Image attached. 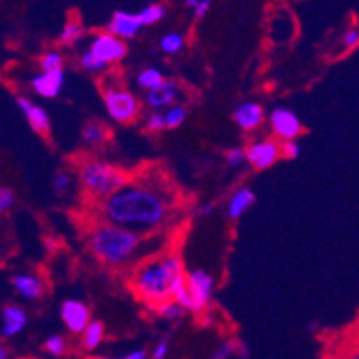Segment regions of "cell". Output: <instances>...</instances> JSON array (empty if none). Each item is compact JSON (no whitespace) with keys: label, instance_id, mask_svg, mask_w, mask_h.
Returning a JSON list of instances; mask_svg holds the SVG:
<instances>
[{"label":"cell","instance_id":"6da1fadb","mask_svg":"<svg viewBox=\"0 0 359 359\" xmlns=\"http://www.w3.org/2000/svg\"><path fill=\"white\" fill-rule=\"evenodd\" d=\"M168 198L147 184H126L104 198L102 213L109 224L133 231H150L161 225L168 215Z\"/></svg>","mask_w":359,"mask_h":359},{"label":"cell","instance_id":"7a4b0ae2","mask_svg":"<svg viewBox=\"0 0 359 359\" xmlns=\"http://www.w3.org/2000/svg\"><path fill=\"white\" fill-rule=\"evenodd\" d=\"M186 277L182 276V263L177 256H165L161 259L143 264L136 272V293L150 304H161L165 300L174 299V292Z\"/></svg>","mask_w":359,"mask_h":359},{"label":"cell","instance_id":"3957f363","mask_svg":"<svg viewBox=\"0 0 359 359\" xmlns=\"http://www.w3.org/2000/svg\"><path fill=\"white\" fill-rule=\"evenodd\" d=\"M90 247L104 263L122 264L135 256L140 247V238L133 229L109 224L91 233Z\"/></svg>","mask_w":359,"mask_h":359},{"label":"cell","instance_id":"277c9868","mask_svg":"<svg viewBox=\"0 0 359 359\" xmlns=\"http://www.w3.org/2000/svg\"><path fill=\"white\" fill-rule=\"evenodd\" d=\"M81 181L91 195L107 198L127 184L122 170L100 161H88L81 166Z\"/></svg>","mask_w":359,"mask_h":359},{"label":"cell","instance_id":"5b68a950","mask_svg":"<svg viewBox=\"0 0 359 359\" xmlns=\"http://www.w3.org/2000/svg\"><path fill=\"white\" fill-rule=\"evenodd\" d=\"M104 100H106L107 113L115 122L127 123L138 115V100L135 99V95H130L129 91L109 88L104 91Z\"/></svg>","mask_w":359,"mask_h":359},{"label":"cell","instance_id":"8992f818","mask_svg":"<svg viewBox=\"0 0 359 359\" xmlns=\"http://www.w3.org/2000/svg\"><path fill=\"white\" fill-rule=\"evenodd\" d=\"M90 50L106 63H116V61L123 60L127 54V47L122 38L111 34L109 31L106 34L95 36L90 45Z\"/></svg>","mask_w":359,"mask_h":359},{"label":"cell","instance_id":"52a82bcc","mask_svg":"<svg viewBox=\"0 0 359 359\" xmlns=\"http://www.w3.org/2000/svg\"><path fill=\"white\" fill-rule=\"evenodd\" d=\"M186 283H188V288L194 297V313L202 311L210 304L211 295H213V277L204 270H195L186 277Z\"/></svg>","mask_w":359,"mask_h":359},{"label":"cell","instance_id":"ba28073f","mask_svg":"<svg viewBox=\"0 0 359 359\" xmlns=\"http://www.w3.org/2000/svg\"><path fill=\"white\" fill-rule=\"evenodd\" d=\"M280 154H283V149L276 142L263 140V142L252 143L247 149V161L256 170H264L270 168L279 159Z\"/></svg>","mask_w":359,"mask_h":359},{"label":"cell","instance_id":"9c48e42d","mask_svg":"<svg viewBox=\"0 0 359 359\" xmlns=\"http://www.w3.org/2000/svg\"><path fill=\"white\" fill-rule=\"evenodd\" d=\"M143 18L140 13H126V11H116L113 13V18H111L109 25H107V31L111 34L118 36L122 40H129V38H135L136 32L143 27Z\"/></svg>","mask_w":359,"mask_h":359},{"label":"cell","instance_id":"30bf717a","mask_svg":"<svg viewBox=\"0 0 359 359\" xmlns=\"http://www.w3.org/2000/svg\"><path fill=\"white\" fill-rule=\"evenodd\" d=\"M61 316L72 332H83L90 324V311L81 300H65L61 306Z\"/></svg>","mask_w":359,"mask_h":359},{"label":"cell","instance_id":"8fae6325","mask_svg":"<svg viewBox=\"0 0 359 359\" xmlns=\"http://www.w3.org/2000/svg\"><path fill=\"white\" fill-rule=\"evenodd\" d=\"M65 83V74L61 68L55 70H43L40 75H36L32 79V88L38 95L45 97V99H54L61 91Z\"/></svg>","mask_w":359,"mask_h":359},{"label":"cell","instance_id":"7c38bea8","mask_svg":"<svg viewBox=\"0 0 359 359\" xmlns=\"http://www.w3.org/2000/svg\"><path fill=\"white\" fill-rule=\"evenodd\" d=\"M272 129L280 140H293L300 135V120L288 109H276L270 116Z\"/></svg>","mask_w":359,"mask_h":359},{"label":"cell","instance_id":"4fadbf2b","mask_svg":"<svg viewBox=\"0 0 359 359\" xmlns=\"http://www.w3.org/2000/svg\"><path fill=\"white\" fill-rule=\"evenodd\" d=\"M16 104H18L22 113L27 116L32 129H34L36 133H40V135H47L48 130H50V118H48L47 111L40 106H34L31 100L24 99V97H20V99L16 100Z\"/></svg>","mask_w":359,"mask_h":359},{"label":"cell","instance_id":"5bb4252c","mask_svg":"<svg viewBox=\"0 0 359 359\" xmlns=\"http://www.w3.org/2000/svg\"><path fill=\"white\" fill-rule=\"evenodd\" d=\"M27 325V313L18 306H6L2 311V336L13 338Z\"/></svg>","mask_w":359,"mask_h":359},{"label":"cell","instance_id":"9a60e30c","mask_svg":"<svg viewBox=\"0 0 359 359\" xmlns=\"http://www.w3.org/2000/svg\"><path fill=\"white\" fill-rule=\"evenodd\" d=\"M263 107L256 102H245L234 113V122L243 130H252L263 122Z\"/></svg>","mask_w":359,"mask_h":359},{"label":"cell","instance_id":"2e32d148","mask_svg":"<svg viewBox=\"0 0 359 359\" xmlns=\"http://www.w3.org/2000/svg\"><path fill=\"white\" fill-rule=\"evenodd\" d=\"M175 97H177V84L174 81H165L161 86L147 91L145 102L147 106L159 109V107H165L174 102Z\"/></svg>","mask_w":359,"mask_h":359},{"label":"cell","instance_id":"e0dca14e","mask_svg":"<svg viewBox=\"0 0 359 359\" xmlns=\"http://www.w3.org/2000/svg\"><path fill=\"white\" fill-rule=\"evenodd\" d=\"M11 286L20 293L25 299H40L41 293H43V285L41 280H38L36 277L27 276V273H20V276H15L11 279Z\"/></svg>","mask_w":359,"mask_h":359},{"label":"cell","instance_id":"ac0fdd59","mask_svg":"<svg viewBox=\"0 0 359 359\" xmlns=\"http://www.w3.org/2000/svg\"><path fill=\"white\" fill-rule=\"evenodd\" d=\"M254 201H256L254 191H250L249 188H240V190L231 197L229 205H227V213H229L231 218H240L241 215L254 204Z\"/></svg>","mask_w":359,"mask_h":359},{"label":"cell","instance_id":"d6986e66","mask_svg":"<svg viewBox=\"0 0 359 359\" xmlns=\"http://www.w3.org/2000/svg\"><path fill=\"white\" fill-rule=\"evenodd\" d=\"M104 338V325L100 322H90L83 331V347L86 351H95Z\"/></svg>","mask_w":359,"mask_h":359},{"label":"cell","instance_id":"ffe728a7","mask_svg":"<svg viewBox=\"0 0 359 359\" xmlns=\"http://www.w3.org/2000/svg\"><path fill=\"white\" fill-rule=\"evenodd\" d=\"M165 83V75L158 68H147L138 75V84L143 90H154Z\"/></svg>","mask_w":359,"mask_h":359},{"label":"cell","instance_id":"44dd1931","mask_svg":"<svg viewBox=\"0 0 359 359\" xmlns=\"http://www.w3.org/2000/svg\"><path fill=\"white\" fill-rule=\"evenodd\" d=\"M156 309H158L159 315L163 316V318L166 320H177L181 318L182 315H184V306L179 304L177 300L175 299H168L165 300V302H161V304L156 306Z\"/></svg>","mask_w":359,"mask_h":359},{"label":"cell","instance_id":"7402d4cb","mask_svg":"<svg viewBox=\"0 0 359 359\" xmlns=\"http://www.w3.org/2000/svg\"><path fill=\"white\" fill-rule=\"evenodd\" d=\"M106 138V130L99 123H88L83 129V140L88 145H99Z\"/></svg>","mask_w":359,"mask_h":359},{"label":"cell","instance_id":"603a6c76","mask_svg":"<svg viewBox=\"0 0 359 359\" xmlns=\"http://www.w3.org/2000/svg\"><path fill=\"white\" fill-rule=\"evenodd\" d=\"M81 36H83V27H81L77 22H70V24L65 25V29L61 31V36H60V41L63 45H75L77 41L81 40Z\"/></svg>","mask_w":359,"mask_h":359},{"label":"cell","instance_id":"cb8c5ba5","mask_svg":"<svg viewBox=\"0 0 359 359\" xmlns=\"http://www.w3.org/2000/svg\"><path fill=\"white\" fill-rule=\"evenodd\" d=\"M142 18H143V24L145 25H154L158 24L159 20H163V16H165V8L159 4H150L147 8L142 9Z\"/></svg>","mask_w":359,"mask_h":359},{"label":"cell","instance_id":"d4e9b609","mask_svg":"<svg viewBox=\"0 0 359 359\" xmlns=\"http://www.w3.org/2000/svg\"><path fill=\"white\" fill-rule=\"evenodd\" d=\"M184 45V40L182 36L177 34V32H172V34H166L161 40V50L166 52V54H175L179 52Z\"/></svg>","mask_w":359,"mask_h":359},{"label":"cell","instance_id":"484cf974","mask_svg":"<svg viewBox=\"0 0 359 359\" xmlns=\"http://www.w3.org/2000/svg\"><path fill=\"white\" fill-rule=\"evenodd\" d=\"M81 65H83L84 70H88V72H102L109 63H106L104 60L97 57L93 52L88 50L86 54H83V57H81Z\"/></svg>","mask_w":359,"mask_h":359},{"label":"cell","instance_id":"4316f807","mask_svg":"<svg viewBox=\"0 0 359 359\" xmlns=\"http://www.w3.org/2000/svg\"><path fill=\"white\" fill-rule=\"evenodd\" d=\"M166 116V126L172 129V127H179L186 118V109L181 106H175V107H170L168 111L165 113Z\"/></svg>","mask_w":359,"mask_h":359},{"label":"cell","instance_id":"83f0119b","mask_svg":"<svg viewBox=\"0 0 359 359\" xmlns=\"http://www.w3.org/2000/svg\"><path fill=\"white\" fill-rule=\"evenodd\" d=\"M67 348V344L61 336H50V338L45 341V351L52 355H61Z\"/></svg>","mask_w":359,"mask_h":359},{"label":"cell","instance_id":"f1b7e54d","mask_svg":"<svg viewBox=\"0 0 359 359\" xmlns=\"http://www.w3.org/2000/svg\"><path fill=\"white\" fill-rule=\"evenodd\" d=\"M213 0H186V6L194 9V16L197 20H201L202 16H205V13L210 11V6Z\"/></svg>","mask_w":359,"mask_h":359},{"label":"cell","instance_id":"f546056e","mask_svg":"<svg viewBox=\"0 0 359 359\" xmlns=\"http://www.w3.org/2000/svg\"><path fill=\"white\" fill-rule=\"evenodd\" d=\"M238 354V341H225L222 344L220 347L215 351L213 358L215 359H227V358H233V355Z\"/></svg>","mask_w":359,"mask_h":359},{"label":"cell","instance_id":"4dcf8cb0","mask_svg":"<svg viewBox=\"0 0 359 359\" xmlns=\"http://www.w3.org/2000/svg\"><path fill=\"white\" fill-rule=\"evenodd\" d=\"M63 63V57H61L60 52H47L41 60V68L43 70H55V68H61Z\"/></svg>","mask_w":359,"mask_h":359},{"label":"cell","instance_id":"1f68e13d","mask_svg":"<svg viewBox=\"0 0 359 359\" xmlns=\"http://www.w3.org/2000/svg\"><path fill=\"white\" fill-rule=\"evenodd\" d=\"M280 149H283V154H285V158H288V159H295L300 156V145L295 142V138L285 140Z\"/></svg>","mask_w":359,"mask_h":359},{"label":"cell","instance_id":"d6a6232c","mask_svg":"<svg viewBox=\"0 0 359 359\" xmlns=\"http://www.w3.org/2000/svg\"><path fill=\"white\" fill-rule=\"evenodd\" d=\"M70 184H72V177H70V174H67V172H60V174H55L54 181H52V186H54V190L57 191V194H63V191L67 190Z\"/></svg>","mask_w":359,"mask_h":359},{"label":"cell","instance_id":"836d02e7","mask_svg":"<svg viewBox=\"0 0 359 359\" xmlns=\"http://www.w3.org/2000/svg\"><path fill=\"white\" fill-rule=\"evenodd\" d=\"M225 158H227V163H229L231 166H240L241 161H243V159H247V150L231 149L229 152L225 154Z\"/></svg>","mask_w":359,"mask_h":359},{"label":"cell","instance_id":"e575fe53","mask_svg":"<svg viewBox=\"0 0 359 359\" xmlns=\"http://www.w3.org/2000/svg\"><path fill=\"white\" fill-rule=\"evenodd\" d=\"M166 116L163 113H152L149 116V129L152 130H163L166 129Z\"/></svg>","mask_w":359,"mask_h":359},{"label":"cell","instance_id":"d590c367","mask_svg":"<svg viewBox=\"0 0 359 359\" xmlns=\"http://www.w3.org/2000/svg\"><path fill=\"white\" fill-rule=\"evenodd\" d=\"M13 202H15V195H13V191L9 190V188H2V191H0V210L6 211L9 210L13 205Z\"/></svg>","mask_w":359,"mask_h":359},{"label":"cell","instance_id":"8d00e7d4","mask_svg":"<svg viewBox=\"0 0 359 359\" xmlns=\"http://www.w3.org/2000/svg\"><path fill=\"white\" fill-rule=\"evenodd\" d=\"M359 43V29H351L347 34L344 36V45L347 48H354Z\"/></svg>","mask_w":359,"mask_h":359},{"label":"cell","instance_id":"74e56055","mask_svg":"<svg viewBox=\"0 0 359 359\" xmlns=\"http://www.w3.org/2000/svg\"><path fill=\"white\" fill-rule=\"evenodd\" d=\"M166 354H168V341H166V339H163L161 344H159L158 347L154 348V352H152V358L163 359Z\"/></svg>","mask_w":359,"mask_h":359},{"label":"cell","instance_id":"f35d334b","mask_svg":"<svg viewBox=\"0 0 359 359\" xmlns=\"http://www.w3.org/2000/svg\"><path fill=\"white\" fill-rule=\"evenodd\" d=\"M126 358H127V359H143V358H147V352H145V351L130 352V354H127Z\"/></svg>","mask_w":359,"mask_h":359},{"label":"cell","instance_id":"ab89813d","mask_svg":"<svg viewBox=\"0 0 359 359\" xmlns=\"http://www.w3.org/2000/svg\"><path fill=\"white\" fill-rule=\"evenodd\" d=\"M211 211H213V205L205 204V205H202L201 210H198V213H201V215H210Z\"/></svg>","mask_w":359,"mask_h":359},{"label":"cell","instance_id":"60d3db41","mask_svg":"<svg viewBox=\"0 0 359 359\" xmlns=\"http://www.w3.org/2000/svg\"><path fill=\"white\" fill-rule=\"evenodd\" d=\"M8 358V351H6V347H2V351H0V359H6Z\"/></svg>","mask_w":359,"mask_h":359}]
</instances>
